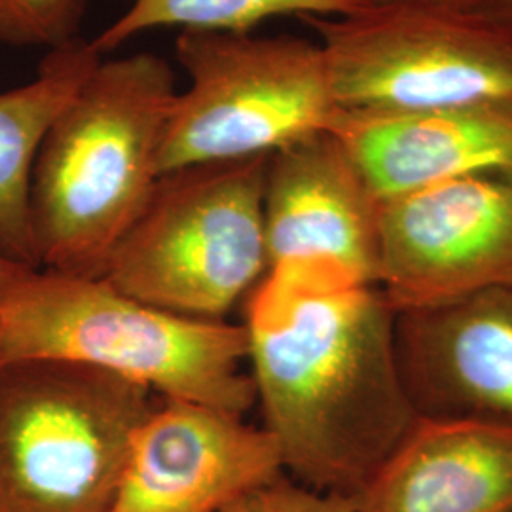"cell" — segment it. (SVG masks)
<instances>
[{
  "mask_svg": "<svg viewBox=\"0 0 512 512\" xmlns=\"http://www.w3.org/2000/svg\"><path fill=\"white\" fill-rule=\"evenodd\" d=\"M245 302L247 365L283 471L355 497L418 418L397 311L327 264L274 266Z\"/></svg>",
  "mask_w": 512,
  "mask_h": 512,
  "instance_id": "1",
  "label": "cell"
},
{
  "mask_svg": "<svg viewBox=\"0 0 512 512\" xmlns=\"http://www.w3.org/2000/svg\"><path fill=\"white\" fill-rule=\"evenodd\" d=\"M177 93L150 52L101 59L42 139L29 188L38 270L101 277L160 181Z\"/></svg>",
  "mask_w": 512,
  "mask_h": 512,
  "instance_id": "2",
  "label": "cell"
},
{
  "mask_svg": "<svg viewBox=\"0 0 512 512\" xmlns=\"http://www.w3.org/2000/svg\"><path fill=\"white\" fill-rule=\"evenodd\" d=\"M19 359L93 366L236 416L256 404L243 325L160 310L103 277L29 270L0 294V363Z\"/></svg>",
  "mask_w": 512,
  "mask_h": 512,
  "instance_id": "3",
  "label": "cell"
},
{
  "mask_svg": "<svg viewBox=\"0 0 512 512\" xmlns=\"http://www.w3.org/2000/svg\"><path fill=\"white\" fill-rule=\"evenodd\" d=\"M152 397L80 363H0V512L112 511Z\"/></svg>",
  "mask_w": 512,
  "mask_h": 512,
  "instance_id": "4",
  "label": "cell"
},
{
  "mask_svg": "<svg viewBox=\"0 0 512 512\" xmlns=\"http://www.w3.org/2000/svg\"><path fill=\"white\" fill-rule=\"evenodd\" d=\"M268 158L162 175L101 277L160 310L226 321L268 272L262 211Z\"/></svg>",
  "mask_w": 512,
  "mask_h": 512,
  "instance_id": "5",
  "label": "cell"
},
{
  "mask_svg": "<svg viewBox=\"0 0 512 512\" xmlns=\"http://www.w3.org/2000/svg\"><path fill=\"white\" fill-rule=\"evenodd\" d=\"M177 90L160 150V173L268 158L321 131L340 107L327 57L308 38L179 31Z\"/></svg>",
  "mask_w": 512,
  "mask_h": 512,
  "instance_id": "6",
  "label": "cell"
},
{
  "mask_svg": "<svg viewBox=\"0 0 512 512\" xmlns=\"http://www.w3.org/2000/svg\"><path fill=\"white\" fill-rule=\"evenodd\" d=\"M304 21L319 37L340 109L408 114L512 97V23L406 4Z\"/></svg>",
  "mask_w": 512,
  "mask_h": 512,
  "instance_id": "7",
  "label": "cell"
},
{
  "mask_svg": "<svg viewBox=\"0 0 512 512\" xmlns=\"http://www.w3.org/2000/svg\"><path fill=\"white\" fill-rule=\"evenodd\" d=\"M512 287V167L380 202L378 289L397 313Z\"/></svg>",
  "mask_w": 512,
  "mask_h": 512,
  "instance_id": "8",
  "label": "cell"
},
{
  "mask_svg": "<svg viewBox=\"0 0 512 512\" xmlns=\"http://www.w3.org/2000/svg\"><path fill=\"white\" fill-rule=\"evenodd\" d=\"M285 473L264 427L207 404H154L135 429L110 512H220Z\"/></svg>",
  "mask_w": 512,
  "mask_h": 512,
  "instance_id": "9",
  "label": "cell"
},
{
  "mask_svg": "<svg viewBox=\"0 0 512 512\" xmlns=\"http://www.w3.org/2000/svg\"><path fill=\"white\" fill-rule=\"evenodd\" d=\"M262 211L268 270L327 264L378 287L380 200L334 133L268 158Z\"/></svg>",
  "mask_w": 512,
  "mask_h": 512,
  "instance_id": "10",
  "label": "cell"
},
{
  "mask_svg": "<svg viewBox=\"0 0 512 512\" xmlns=\"http://www.w3.org/2000/svg\"><path fill=\"white\" fill-rule=\"evenodd\" d=\"M397 349L418 416L512 425V287L397 313Z\"/></svg>",
  "mask_w": 512,
  "mask_h": 512,
  "instance_id": "11",
  "label": "cell"
},
{
  "mask_svg": "<svg viewBox=\"0 0 512 512\" xmlns=\"http://www.w3.org/2000/svg\"><path fill=\"white\" fill-rule=\"evenodd\" d=\"M329 131L380 202L444 179L512 167V97L408 114L340 109Z\"/></svg>",
  "mask_w": 512,
  "mask_h": 512,
  "instance_id": "12",
  "label": "cell"
},
{
  "mask_svg": "<svg viewBox=\"0 0 512 512\" xmlns=\"http://www.w3.org/2000/svg\"><path fill=\"white\" fill-rule=\"evenodd\" d=\"M357 512H512V425L418 416Z\"/></svg>",
  "mask_w": 512,
  "mask_h": 512,
  "instance_id": "13",
  "label": "cell"
},
{
  "mask_svg": "<svg viewBox=\"0 0 512 512\" xmlns=\"http://www.w3.org/2000/svg\"><path fill=\"white\" fill-rule=\"evenodd\" d=\"M101 59L92 40L74 38L46 52L29 82L0 92V253L33 270L29 188L38 148Z\"/></svg>",
  "mask_w": 512,
  "mask_h": 512,
  "instance_id": "14",
  "label": "cell"
},
{
  "mask_svg": "<svg viewBox=\"0 0 512 512\" xmlns=\"http://www.w3.org/2000/svg\"><path fill=\"white\" fill-rule=\"evenodd\" d=\"M366 6V0H133L122 16L93 38L92 46L105 57L156 29L253 33L268 19L338 18Z\"/></svg>",
  "mask_w": 512,
  "mask_h": 512,
  "instance_id": "15",
  "label": "cell"
},
{
  "mask_svg": "<svg viewBox=\"0 0 512 512\" xmlns=\"http://www.w3.org/2000/svg\"><path fill=\"white\" fill-rule=\"evenodd\" d=\"M88 0H0V42L54 50L80 37Z\"/></svg>",
  "mask_w": 512,
  "mask_h": 512,
  "instance_id": "16",
  "label": "cell"
},
{
  "mask_svg": "<svg viewBox=\"0 0 512 512\" xmlns=\"http://www.w3.org/2000/svg\"><path fill=\"white\" fill-rule=\"evenodd\" d=\"M220 512H357L353 497L319 492L281 473Z\"/></svg>",
  "mask_w": 512,
  "mask_h": 512,
  "instance_id": "17",
  "label": "cell"
},
{
  "mask_svg": "<svg viewBox=\"0 0 512 512\" xmlns=\"http://www.w3.org/2000/svg\"><path fill=\"white\" fill-rule=\"evenodd\" d=\"M368 4H406V6H435V8H456L473 10L476 0H366Z\"/></svg>",
  "mask_w": 512,
  "mask_h": 512,
  "instance_id": "18",
  "label": "cell"
},
{
  "mask_svg": "<svg viewBox=\"0 0 512 512\" xmlns=\"http://www.w3.org/2000/svg\"><path fill=\"white\" fill-rule=\"evenodd\" d=\"M473 10L488 18L512 23V0H476Z\"/></svg>",
  "mask_w": 512,
  "mask_h": 512,
  "instance_id": "19",
  "label": "cell"
},
{
  "mask_svg": "<svg viewBox=\"0 0 512 512\" xmlns=\"http://www.w3.org/2000/svg\"><path fill=\"white\" fill-rule=\"evenodd\" d=\"M29 270H33V268L23 266L16 260L0 253V294L4 293L8 287H12L19 277Z\"/></svg>",
  "mask_w": 512,
  "mask_h": 512,
  "instance_id": "20",
  "label": "cell"
}]
</instances>
